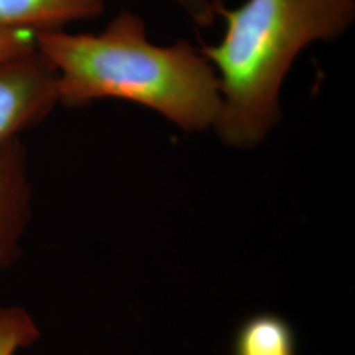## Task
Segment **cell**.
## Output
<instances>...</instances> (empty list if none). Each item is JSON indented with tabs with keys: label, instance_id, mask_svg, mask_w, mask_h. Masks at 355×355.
<instances>
[{
	"label": "cell",
	"instance_id": "obj_1",
	"mask_svg": "<svg viewBox=\"0 0 355 355\" xmlns=\"http://www.w3.org/2000/svg\"><path fill=\"white\" fill-rule=\"evenodd\" d=\"M37 51L57 74L60 103L103 99L141 104L184 132L215 127L220 85L215 69L187 41L157 45L139 15L124 11L99 33H36Z\"/></svg>",
	"mask_w": 355,
	"mask_h": 355
},
{
	"label": "cell",
	"instance_id": "obj_2",
	"mask_svg": "<svg viewBox=\"0 0 355 355\" xmlns=\"http://www.w3.org/2000/svg\"><path fill=\"white\" fill-rule=\"evenodd\" d=\"M223 38L200 51L215 69L220 111L214 129L225 145L249 149L280 119V89L297 55L318 41L343 36L355 0H246L237 8L216 1Z\"/></svg>",
	"mask_w": 355,
	"mask_h": 355
},
{
	"label": "cell",
	"instance_id": "obj_3",
	"mask_svg": "<svg viewBox=\"0 0 355 355\" xmlns=\"http://www.w3.org/2000/svg\"><path fill=\"white\" fill-rule=\"evenodd\" d=\"M58 103L57 74L37 49L0 61V148L20 140Z\"/></svg>",
	"mask_w": 355,
	"mask_h": 355
},
{
	"label": "cell",
	"instance_id": "obj_4",
	"mask_svg": "<svg viewBox=\"0 0 355 355\" xmlns=\"http://www.w3.org/2000/svg\"><path fill=\"white\" fill-rule=\"evenodd\" d=\"M29 200L26 150L21 141H12L0 148V268L12 261L19 249Z\"/></svg>",
	"mask_w": 355,
	"mask_h": 355
},
{
	"label": "cell",
	"instance_id": "obj_5",
	"mask_svg": "<svg viewBox=\"0 0 355 355\" xmlns=\"http://www.w3.org/2000/svg\"><path fill=\"white\" fill-rule=\"evenodd\" d=\"M105 0H0V26L35 33L99 17Z\"/></svg>",
	"mask_w": 355,
	"mask_h": 355
},
{
	"label": "cell",
	"instance_id": "obj_6",
	"mask_svg": "<svg viewBox=\"0 0 355 355\" xmlns=\"http://www.w3.org/2000/svg\"><path fill=\"white\" fill-rule=\"evenodd\" d=\"M233 355H296V337L279 315L258 313L240 327Z\"/></svg>",
	"mask_w": 355,
	"mask_h": 355
},
{
	"label": "cell",
	"instance_id": "obj_7",
	"mask_svg": "<svg viewBox=\"0 0 355 355\" xmlns=\"http://www.w3.org/2000/svg\"><path fill=\"white\" fill-rule=\"evenodd\" d=\"M37 330L26 313L16 308H0V355H15L31 345Z\"/></svg>",
	"mask_w": 355,
	"mask_h": 355
},
{
	"label": "cell",
	"instance_id": "obj_8",
	"mask_svg": "<svg viewBox=\"0 0 355 355\" xmlns=\"http://www.w3.org/2000/svg\"><path fill=\"white\" fill-rule=\"evenodd\" d=\"M36 49L35 32L0 26V61L28 54Z\"/></svg>",
	"mask_w": 355,
	"mask_h": 355
},
{
	"label": "cell",
	"instance_id": "obj_9",
	"mask_svg": "<svg viewBox=\"0 0 355 355\" xmlns=\"http://www.w3.org/2000/svg\"><path fill=\"white\" fill-rule=\"evenodd\" d=\"M184 12L199 26H211L215 21L216 1L212 0H175Z\"/></svg>",
	"mask_w": 355,
	"mask_h": 355
}]
</instances>
